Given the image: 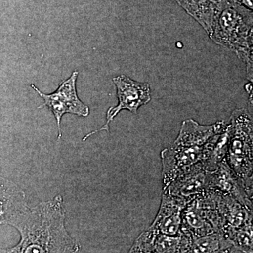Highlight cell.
Wrapping results in <instances>:
<instances>
[{
    "label": "cell",
    "mask_w": 253,
    "mask_h": 253,
    "mask_svg": "<svg viewBox=\"0 0 253 253\" xmlns=\"http://www.w3.org/2000/svg\"><path fill=\"white\" fill-rule=\"evenodd\" d=\"M66 214L61 195L33 208L25 200L8 222L19 231L21 240L17 246L7 252H79V244L69 235L65 226Z\"/></svg>",
    "instance_id": "6da1fadb"
},
{
    "label": "cell",
    "mask_w": 253,
    "mask_h": 253,
    "mask_svg": "<svg viewBox=\"0 0 253 253\" xmlns=\"http://www.w3.org/2000/svg\"><path fill=\"white\" fill-rule=\"evenodd\" d=\"M227 126L224 121L209 126L199 124L194 119L183 121L175 141L161 153L163 189L186 168L201 162L205 145L214 134L225 130Z\"/></svg>",
    "instance_id": "7a4b0ae2"
},
{
    "label": "cell",
    "mask_w": 253,
    "mask_h": 253,
    "mask_svg": "<svg viewBox=\"0 0 253 253\" xmlns=\"http://www.w3.org/2000/svg\"><path fill=\"white\" fill-rule=\"evenodd\" d=\"M253 28V12L231 0H218L210 38L239 56Z\"/></svg>",
    "instance_id": "3957f363"
},
{
    "label": "cell",
    "mask_w": 253,
    "mask_h": 253,
    "mask_svg": "<svg viewBox=\"0 0 253 253\" xmlns=\"http://www.w3.org/2000/svg\"><path fill=\"white\" fill-rule=\"evenodd\" d=\"M231 136L226 160L243 180L253 171V117L246 109L234 110L230 117Z\"/></svg>",
    "instance_id": "277c9868"
},
{
    "label": "cell",
    "mask_w": 253,
    "mask_h": 253,
    "mask_svg": "<svg viewBox=\"0 0 253 253\" xmlns=\"http://www.w3.org/2000/svg\"><path fill=\"white\" fill-rule=\"evenodd\" d=\"M78 74V71L73 72L71 77L63 81L56 91L49 94L42 92L35 84L31 85L44 100V104L38 108L41 109L46 106L54 114L57 123L59 140L62 137L61 123L65 114L70 113L81 117H87L89 114V108L80 99L78 95L76 83Z\"/></svg>",
    "instance_id": "5b68a950"
},
{
    "label": "cell",
    "mask_w": 253,
    "mask_h": 253,
    "mask_svg": "<svg viewBox=\"0 0 253 253\" xmlns=\"http://www.w3.org/2000/svg\"><path fill=\"white\" fill-rule=\"evenodd\" d=\"M113 82L117 90V106L110 107L106 113V122L102 127L88 133L83 137V141H85L99 131H109L110 123L123 110H127L133 114H136L141 106L151 101V86L148 83L134 81L126 75H121L113 78Z\"/></svg>",
    "instance_id": "8992f818"
},
{
    "label": "cell",
    "mask_w": 253,
    "mask_h": 253,
    "mask_svg": "<svg viewBox=\"0 0 253 253\" xmlns=\"http://www.w3.org/2000/svg\"><path fill=\"white\" fill-rule=\"evenodd\" d=\"M181 231L191 238L217 232L214 202L210 195L186 205L181 213Z\"/></svg>",
    "instance_id": "52a82bcc"
},
{
    "label": "cell",
    "mask_w": 253,
    "mask_h": 253,
    "mask_svg": "<svg viewBox=\"0 0 253 253\" xmlns=\"http://www.w3.org/2000/svg\"><path fill=\"white\" fill-rule=\"evenodd\" d=\"M207 174L202 163H196L179 173L167 187L163 189V192L187 204L207 193Z\"/></svg>",
    "instance_id": "ba28073f"
},
{
    "label": "cell",
    "mask_w": 253,
    "mask_h": 253,
    "mask_svg": "<svg viewBox=\"0 0 253 253\" xmlns=\"http://www.w3.org/2000/svg\"><path fill=\"white\" fill-rule=\"evenodd\" d=\"M207 191L231 196L252 211L246 190L244 180L231 169L226 160L219 163L212 172H208Z\"/></svg>",
    "instance_id": "9c48e42d"
},
{
    "label": "cell",
    "mask_w": 253,
    "mask_h": 253,
    "mask_svg": "<svg viewBox=\"0 0 253 253\" xmlns=\"http://www.w3.org/2000/svg\"><path fill=\"white\" fill-rule=\"evenodd\" d=\"M215 194L221 223L220 234L226 239L233 231L253 223V213L251 209L231 196Z\"/></svg>",
    "instance_id": "30bf717a"
},
{
    "label": "cell",
    "mask_w": 253,
    "mask_h": 253,
    "mask_svg": "<svg viewBox=\"0 0 253 253\" xmlns=\"http://www.w3.org/2000/svg\"><path fill=\"white\" fill-rule=\"evenodd\" d=\"M186 205L163 192L159 211L150 226L160 234L169 236L180 234L181 213Z\"/></svg>",
    "instance_id": "8fae6325"
},
{
    "label": "cell",
    "mask_w": 253,
    "mask_h": 253,
    "mask_svg": "<svg viewBox=\"0 0 253 253\" xmlns=\"http://www.w3.org/2000/svg\"><path fill=\"white\" fill-rule=\"evenodd\" d=\"M230 136L231 128L229 123L225 130L214 134L205 145L201 163L208 172L214 170L219 163L226 160Z\"/></svg>",
    "instance_id": "7c38bea8"
},
{
    "label": "cell",
    "mask_w": 253,
    "mask_h": 253,
    "mask_svg": "<svg viewBox=\"0 0 253 253\" xmlns=\"http://www.w3.org/2000/svg\"><path fill=\"white\" fill-rule=\"evenodd\" d=\"M176 3L191 16L208 35L212 31L213 19L218 0H175Z\"/></svg>",
    "instance_id": "4fadbf2b"
},
{
    "label": "cell",
    "mask_w": 253,
    "mask_h": 253,
    "mask_svg": "<svg viewBox=\"0 0 253 253\" xmlns=\"http://www.w3.org/2000/svg\"><path fill=\"white\" fill-rule=\"evenodd\" d=\"M26 200L22 190L0 176V224H7L16 208Z\"/></svg>",
    "instance_id": "5bb4252c"
},
{
    "label": "cell",
    "mask_w": 253,
    "mask_h": 253,
    "mask_svg": "<svg viewBox=\"0 0 253 253\" xmlns=\"http://www.w3.org/2000/svg\"><path fill=\"white\" fill-rule=\"evenodd\" d=\"M188 253H234L230 240L219 232L191 238Z\"/></svg>",
    "instance_id": "9a60e30c"
},
{
    "label": "cell",
    "mask_w": 253,
    "mask_h": 253,
    "mask_svg": "<svg viewBox=\"0 0 253 253\" xmlns=\"http://www.w3.org/2000/svg\"><path fill=\"white\" fill-rule=\"evenodd\" d=\"M234 246V253H253V224L231 232L227 237Z\"/></svg>",
    "instance_id": "2e32d148"
},
{
    "label": "cell",
    "mask_w": 253,
    "mask_h": 253,
    "mask_svg": "<svg viewBox=\"0 0 253 253\" xmlns=\"http://www.w3.org/2000/svg\"><path fill=\"white\" fill-rule=\"evenodd\" d=\"M238 58L246 64V78L253 82V28L248 38L246 47Z\"/></svg>",
    "instance_id": "e0dca14e"
},
{
    "label": "cell",
    "mask_w": 253,
    "mask_h": 253,
    "mask_svg": "<svg viewBox=\"0 0 253 253\" xmlns=\"http://www.w3.org/2000/svg\"><path fill=\"white\" fill-rule=\"evenodd\" d=\"M245 190H246V194L249 198L252 209L253 207V171L252 174L244 180Z\"/></svg>",
    "instance_id": "ac0fdd59"
},
{
    "label": "cell",
    "mask_w": 253,
    "mask_h": 253,
    "mask_svg": "<svg viewBox=\"0 0 253 253\" xmlns=\"http://www.w3.org/2000/svg\"><path fill=\"white\" fill-rule=\"evenodd\" d=\"M244 89L249 95L250 104L253 106V82L250 81L247 84H245Z\"/></svg>",
    "instance_id": "d6986e66"
},
{
    "label": "cell",
    "mask_w": 253,
    "mask_h": 253,
    "mask_svg": "<svg viewBox=\"0 0 253 253\" xmlns=\"http://www.w3.org/2000/svg\"><path fill=\"white\" fill-rule=\"evenodd\" d=\"M253 12V0H231Z\"/></svg>",
    "instance_id": "ffe728a7"
},
{
    "label": "cell",
    "mask_w": 253,
    "mask_h": 253,
    "mask_svg": "<svg viewBox=\"0 0 253 253\" xmlns=\"http://www.w3.org/2000/svg\"><path fill=\"white\" fill-rule=\"evenodd\" d=\"M252 211H253V207Z\"/></svg>",
    "instance_id": "44dd1931"
}]
</instances>
